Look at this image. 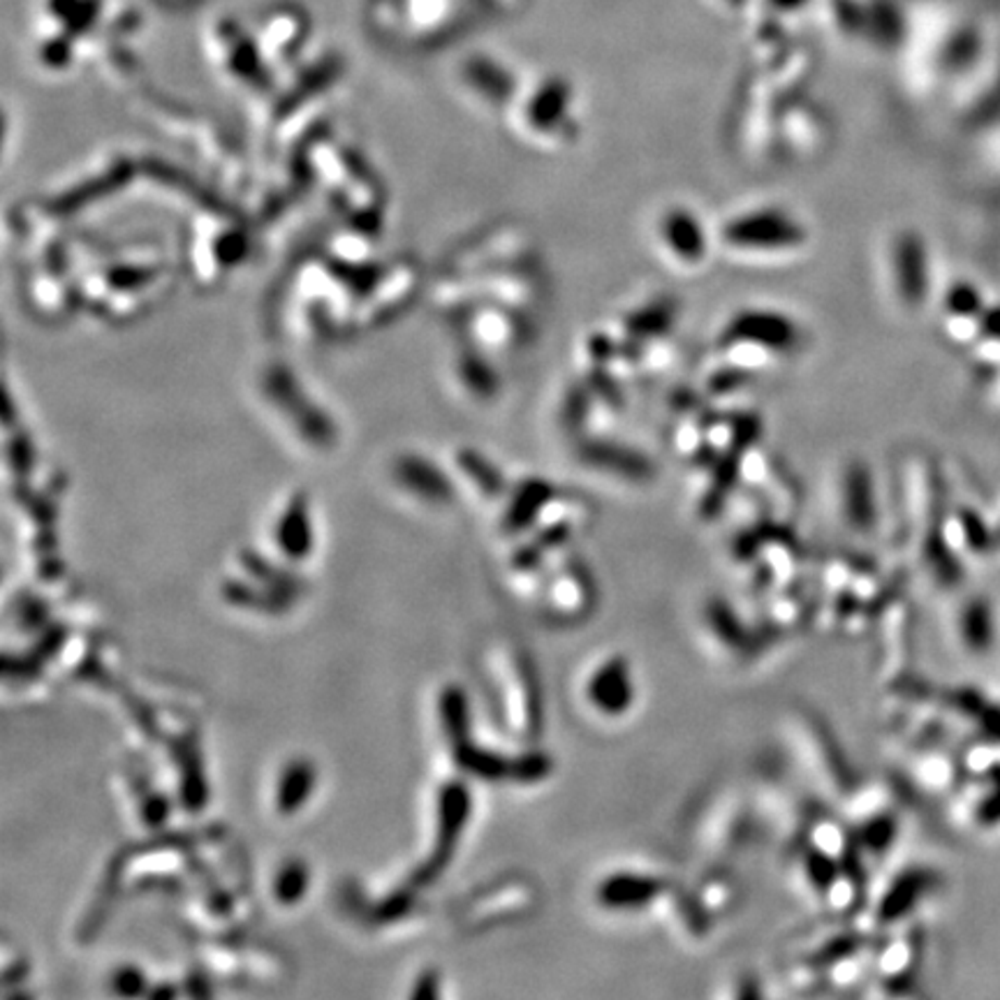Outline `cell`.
Segmentation results:
<instances>
[{"instance_id": "6da1fadb", "label": "cell", "mask_w": 1000, "mask_h": 1000, "mask_svg": "<svg viewBox=\"0 0 1000 1000\" xmlns=\"http://www.w3.org/2000/svg\"><path fill=\"white\" fill-rule=\"evenodd\" d=\"M807 239V229L795 216L772 207L739 213L721 229V241L746 258L792 255Z\"/></svg>"}, {"instance_id": "7a4b0ae2", "label": "cell", "mask_w": 1000, "mask_h": 1000, "mask_svg": "<svg viewBox=\"0 0 1000 1000\" xmlns=\"http://www.w3.org/2000/svg\"><path fill=\"white\" fill-rule=\"evenodd\" d=\"M799 341V329L792 320L783 317V313L766 311H748L725 332V343L729 346L732 362L741 366H764L776 357L792 352Z\"/></svg>"}, {"instance_id": "3957f363", "label": "cell", "mask_w": 1000, "mask_h": 1000, "mask_svg": "<svg viewBox=\"0 0 1000 1000\" xmlns=\"http://www.w3.org/2000/svg\"><path fill=\"white\" fill-rule=\"evenodd\" d=\"M471 817V790L466 788V783L450 780L445 783L440 792H438V825H436V843L434 852L424 864H420L410 878L408 885L426 887L434 880H438V875L448 868L452 862V857L457 852L459 838L466 829V823Z\"/></svg>"}, {"instance_id": "277c9868", "label": "cell", "mask_w": 1000, "mask_h": 1000, "mask_svg": "<svg viewBox=\"0 0 1000 1000\" xmlns=\"http://www.w3.org/2000/svg\"><path fill=\"white\" fill-rule=\"evenodd\" d=\"M658 239L665 253L682 266H700L707 260V232L688 209H670L658 223Z\"/></svg>"}, {"instance_id": "5b68a950", "label": "cell", "mask_w": 1000, "mask_h": 1000, "mask_svg": "<svg viewBox=\"0 0 1000 1000\" xmlns=\"http://www.w3.org/2000/svg\"><path fill=\"white\" fill-rule=\"evenodd\" d=\"M586 698L604 716H623L635 700L633 676L625 660L610 658L598 665V670L586 682Z\"/></svg>"}, {"instance_id": "8992f818", "label": "cell", "mask_w": 1000, "mask_h": 1000, "mask_svg": "<svg viewBox=\"0 0 1000 1000\" xmlns=\"http://www.w3.org/2000/svg\"><path fill=\"white\" fill-rule=\"evenodd\" d=\"M795 723H797L795 725V739L801 741V750H803V755L809 758L807 762H809L811 770L820 776V780H823L825 788L843 792L848 788V778L850 776H848L843 758L838 755L836 746L829 741V737L825 735L823 729H820L817 725H813V721L799 718Z\"/></svg>"}, {"instance_id": "52a82bcc", "label": "cell", "mask_w": 1000, "mask_h": 1000, "mask_svg": "<svg viewBox=\"0 0 1000 1000\" xmlns=\"http://www.w3.org/2000/svg\"><path fill=\"white\" fill-rule=\"evenodd\" d=\"M172 755L178 766V801L188 813H200L209 803V788L195 735H184L172 741Z\"/></svg>"}, {"instance_id": "ba28073f", "label": "cell", "mask_w": 1000, "mask_h": 1000, "mask_svg": "<svg viewBox=\"0 0 1000 1000\" xmlns=\"http://www.w3.org/2000/svg\"><path fill=\"white\" fill-rule=\"evenodd\" d=\"M454 16V0H401L399 30H405L408 38L417 42L436 40L438 35L448 33Z\"/></svg>"}, {"instance_id": "9c48e42d", "label": "cell", "mask_w": 1000, "mask_h": 1000, "mask_svg": "<svg viewBox=\"0 0 1000 1000\" xmlns=\"http://www.w3.org/2000/svg\"><path fill=\"white\" fill-rule=\"evenodd\" d=\"M665 895V887L651 875L616 873L602 880L598 887V901L610 910H639L647 908Z\"/></svg>"}, {"instance_id": "30bf717a", "label": "cell", "mask_w": 1000, "mask_h": 1000, "mask_svg": "<svg viewBox=\"0 0 1000 1000\" xmlns=\"http://www.w3.org/2000/svg\"><path fill=\"white\" fill-rule=\"evenodd\" d=\"M593 584L588 579L586 570L579 565L567 563L559 570V575L551 579L549 586V602L553 614L561 616H579L591 610L593 602Z\"/></svg>"}, {"instance_id": "8fae6325", "label": "cell", "mask_w": 1000, "mask_h": 1000, "mask_svg": "<svg viewBox=\"0 0 1000 1000\" xmlns=\"http://www.w3.org/2000/svg\"><path fill=\"white\" fill-rule=\"evenodd\" d=\"M936 875L926 868H910L891 883L887 895L878 905V920L883 924H891L903 920L908 913H913V908L926 897L928 889H934Z\"/></svg>"}, {"instance_id": "7c38bea8", "label": "cell", "mask_w": 1000, "mask_h": 1000, "mask_svg": "<svg viewBox=\"0 0 1000 1000\" xmlns=\"http://www.w3.org/2000/svg\"><path fill=\"white\" fill-rule=\"evenodd\" d=\"M309 16L299 5H276L260 20L258 42L262 53H270L278 42V49H297L309 28Z\"/></svg>"}, {"instance_id": "4fadbf2b", "label": "cell", "mask_w": 1000, "mask_h": 1000, "mask_svg": "<svg viewBox=\"0 0 1000 1000\" xmlns=\"http://www.w3.org/2000/svg\"><path fill=\"white\" fill-rule=\"evenodd\" d=\"M276 545L290 561H303L313 549V533L309 522L307 498L297 493L276 526Z\"/></svg>"}, {"instance_id": "5bb4252c", "label": "cell", "mask_w": 1000, "mask_h": 1000, "mask_svg": "<svg viewBox=\"0 0 1000 1000\" xmlns=\"http://www.w3.org/2000/svg\"><path fill=\"white\" fill-rule=\"evenodd\" d=\"M317 783L315 766L307 758H295L285 764L276 788V811L280 815L297 813L313 795Z\"/></svg>"}, {"instance_id": "9a60e30c", "label": "cell", "mask_w": 1000, "mask_h": 1000, "mask_svg": "<svg viewBox=\"0 0 1000 1000\" xmlns=\"http://www.w3.org/2000/svg\"><path fill=\"white\" fill-rule=\"evenodd\" d=\"M130 854H133V848H123L110 860V866H107V871H104V878H102L98 897H96L91 910H88V915L82 922V934H79L82 940L93 938L102 928L107 915H110V908H112V903H114V899L118 895V887H121L123 866H125V862H128Z\"/></svg>"}, {"instance_id": "2e32d148", "label": "cell", "mask_w": 1000, "mask_h": 1000, "mask_svg": "<svg viewBox=\"0 0 1000 1000\" xmlns=\"http://www.w3.org/2000/svg\"><path fill=\"white\" fill-rule=\"evenodd\" d=\"M452 755L459 770L468 776L482 780H505L512 776V760L489 748H479L471 739L452 746Z\"/></svg>"}, {"instance_id": "e0dca14e", "label": "cell", "mask_w": 1000, "mask_h": 1000, "mask_svg": "<svg viewBox=\"0 0 1000 1000\" xmlns=\"http://www.w3.org/2000/svg\"><path fill=\"white\" fill-rule=\"evenodd\" d=\"M843 508H846L850 526H854L857 530H866L875 522L871 477L866 468L860 466V463H854V466H850L846 473Z\"/></svg>"}, {"instance_id": "ac0fdd59", "label": "cell", "mask_w": 1000, "mask_h": 1000, "mask_svg": "<svg viewBox=\"0 0 1000 1000\" xmlns=\"http://www.w3.org/2000/svg\"><path fill=\"white\" fill-rule=\"evenodd\" d=\"M397 477L401 479V485L408 487L410 491H415L417 496L434 500V503H448L452 498V487L448 477H442L436 468L426 466L422 461L415 459H405L399 463Z\"/></svg>"}, {"instance_id": "d6986e66", "label": "cell", "mask_w": 1000, "mask_h": 1000, "mask_svg": "<svg viewBox=\"0 0 1000 1000\" xmlns=\"http://www.w3.org/2000/svg\"><path fill=\"white\" fill-rule=\"evenodd\" d=\"M65 637H67V630L63 628V625H53V628L42 630L38 645L33 647V651L28 655H24V658L5 655V676L8 678H12V676L30 678L35 674H40V670L45 667L47 660H51L53 655L59 653Z\"/></svg>"}, {"instance_id": "ffe728a7", "label": "cell", "mask_w": 1000, "mask_h": 1000, "mask_svg": "<svg viewBox=\"0 0 1000 1000\" xmlns=\"http://www.w3.org/2000/svg\"><path fill=\"white\" fill-rule=\"evenodd\" d=\"M438 713H440L445 735H448L452 746H459L471 739V707H468L466 692H463L459 686L452 684L440 690Z\"/></svg>"}, {"instance_id": "44dd1931", "label": "cell", "mask_w": 1000, "mask_h": 1000, "mask_svg": "<svg viewBox=\"0 0 1000 1000\" xmlns=\"http://www.w3.org/2000/svg\"><path fill=\"white\" fill-rule=\"evenodd\" d=\"M567 86L563 82H549L540 86V91H535L533 100L528 102V125L538 128L535 133H551L549 125L557 121L561 123L565 116V104L570 100Z\"/></svg>"}, {"instance_id": "7402d4cb", "label": "cell", "mask_w": 1000, "mask_h": 1000, "mask_svg": "<svg viewBox=\"0 0 1000 1000\" xmlns=\"http://www.w3.org/2000/svg\"><path fill=\"white\" fill-rule=\"evenodd\" d=\"M961 637L975 653H987L993 645V614L985 598L971 600L961 612Z\"/></svg>"}, {"instance_id": "603a6c76", "label": "cell", "mask_w": 1000, "mask_h": 1000, "mask_svg": "<svg viewBox=\"0 0 1000 1000\" xmlns=\"http://www.w3.org/2000/svg\"><path fill=\"white\" fill-rule=\"evenodd\" d=\"M223 598L235 604V607H246V610H260L266 614H283L288 607L292 604L290 598H285L272 588H253L250 584L235 582L229 579L223 584Z\"/></svg>"}, {"instance_id": "cb8c5ba5", "label": "cell", "mask_w": 1000, "mask_h": 1000, "mask_svg": "<svg viewBox=\"0 0 1000 1000\" xmlns=\"http://www.w3.org/2000/svg\"><path fill=\"white\" fill-rule=\"evenodd\" d=\"M551 491L545 485H540V482H528L512 500V505L505 514V528L510 533H520L528 528L545 512Z\"/></svg>"}, {"instance_id": "d4e9b609", "label": "cell", "mask_w": 1000, "mask_h": 1000, "mask_svg": "<svg viewBox=\"0 0 1000 1000\" xmlns=\"http://www.w3.org/2000/svg\"><path fill=\"white\" fill-rule=\"evenodd\" d=\"M241 563L246 567V573L250 577H255L260 584H264L272 591L295 600L297 593L301 591V582L295 579L292 575L285 573L280 567H274L264 557H260L253 549H243L241 551Z\"/></svg>"}, {"instance_id": "484cf974", "label": "cell", "mask_w": 1000, "mask_h": 1000, "mask_svg": "<svg viewBox=\"0 0 1000 1000\" xmlns=\"http://www.w3.org/2000/svg\"><path fill=\"white\" fill-rule=\"evenodd\" d=\"M309 866L303 860H288L283 862L274 875L272 895L280 905H295L299 903L309 891Z\"/></svg>"}, {"instance_id": "4316f807", "label": "cell", "mask_w": 1000, "mask_h": 1000, "mask_svg": "<svg viewBox=\"0 0 1000 1000\" xmlns=\"http://www.w3.org/2000/svg\"><path fill=\"white\" fill-rule=\"evenodd\" d=\"M897 817L895 813L878 811L862 820L860 836H857V848L871 850L873 854H883L897 838Z\"/></svg>"}, {"instance_id": "83f0119b", "label": "cell", "mask_w": 1000, "mask_h": 1000, "mask_svg": "<svg viewBox=\"0 0 1000 1000\" xmlns=\"http://www.w3.org/2000/svg\"><path fill=\"white\" fill-rule=\"evenodd\" d=\"M707 612H709L711 633L716 635L721 645L727 647V651H735V653L746 651L748 635L743 633V625L739 623L735 614H732L729 607L723 602H713Z\"/></svg>"}, {"instance_id": "f1b7e54d", "label": "cell", "mask_w": 1000, "mask_h": 1000, "mask_svg": "<svg viewBox=\"0 0 1000 1000\" xmlns=\"http://www.w3.org/2000/svg\"><path fill=\"white\" fill-rule=\"evenodd\" d=\"M917 266H920L917 241L910 237H901L895 250V272H897V290L903 301L917 297V278H915Z\"/></svg>"}, {"instance_id": "f546056e", "label": "cell", "mask_w": 1000, "mask_h": 1000, "mask_svg": "<svg viewBox=\"0 0 1000 1000\" xmlns=\"http://www.w3.org/2000/svg\"><path fill=\"white\" fill-rule=\"evenodd\" d=\"M413 905H415V887L408 885V887L397 889L395 895L385 897L383 901H378L375 905H368L366 908V917L373 924L397 922L403 915H408L410 910H413Z\"/></svg>"}, {"instance_id": "4dcf8cb0", "label": "cell", "mask_w": 1000, "mask_h": 1000, "mask_svg": "<svg viewBox=\"0 0 1000 1000\" xmlns=\"http://www.w3.org/2000/svg\"><path fill=\"white\" fill-rule=\"evenodd\" d=\"M135 790L139 795V817L149 829H160L170 817V801L165 795L153 792L151 785L141 783L135 785Z\"/></svg>"}, {"instance_id": "1f68e13d", "label": "cell", "mask_w": 1000, "mask_h": 1000, "mask_svg": "<svg viewBox=\"0 0 1000 1000\" xmlns=\"http://www.w3.org/2000/svg\"><path fill=\"white\" fill-rule=\"evenodd\" d=\"M14 618L24 633H40L49 618V604L42 598L24 591V596H16Z\"/></svg>"}, {"instance_id": "d6a6232c", "label": "cell", "mask_w": 1000, "mask_h": 1000, "mask_svg": "<svg viewBox=\"0 0 1000 1000\" xmlns=\"http://www.w3.org/2000/svg\"><path fill=\"white\" fill-rule=\"evenodd\" d=\"M959 522H961L963 535H966V545L971 547V551L985 553L998 542L993 538V533L987 528V524L982 522L973 510H961L959 512Z\"/></svg>"}, {"instance_id": "836d02e7", "label": "cell", "mask_w": 1000, "mask_h": 1000, "mask_svg": "<svg viewBox=\"0 0 1000 1000\" xmlns=\"http://www.w3.org/2000/svg\"><path fill=\"white\" fill-rule=\"evenodd\" d=\"M551 772V762L542 753H526L522 758L512 760V776L510 780L516 783H538Z\"/></svg>"}, {"instance_id": "e575fe53", "label": "cell", "mask_w": 1000, "mask_h": 1000, "mask_svg": "<svg viewBox=\"0 0 1000 1000\" xmlns=\"http://www.w3.org/2000/svg\"><path fill=\"white\" fill-rule=\"evenodd\" d=\"M147 985H149L147 975L141 973L137 966H123L112 975V991L123 998L147 996L149 991Z\"/></svg>"}, {"instance_id": "d590c367", "label": "cell", "mask_w": 1000, "mask_h": 1000, "mask_svg": "<svg viewBox=\"0 0 1000 1000\" xmlns=\"http://www.w3.org/2000/svg\"><path fill=\"white\" fill-rule=\"evenodd\" d=\"M461 466L468 471V475L475 479V485L489 493L498 496L503 491V477H500L491 466H487V461H477L473 457H461Z\"/></svg>"}, {"instance_id": "8d00e7d4", "label": "cell", "mask_w": 1000, "mask_h": 1000, "mask_svg": "<svg viewBox=\"0 0 1000 1000\" xmlns=\"http://www.w3.org/2000/svg\"><path fill=\"white\" fill-rule=\"evenodd\" d=\"M975 820L987 827L1000 823V785H993V792L977 803Z\"/></svg>"}, {"instance_id": "74e56055", "label": "cell", "mask_w": 1000, "mask_h": 1000, "mask_svg": "<svg viewBox=\"0 0 1000 1000\" xmlns=\"http://www.w3.org/2000/svg\"><path fill=\"white\" fill-rule=\"evenodd\" d=\"M729 897H732V885L723 878L711 880L702 887V903L707 910L725 908L729 903Z\"/></svg>"}, {"instance_id": "f35d334b", "label": "cell", "mask_w": 1000, "mask_h": 1000, "mask_svg": "<svg viewBox=\"0 0 1000 1000\" xmlns=\"http://www.w3.org/2000/svg\"><path fill=\"white\" fill-rule=\"evenodd\" d=\"M438 996H440V977H438V973L436 971H424L417 977L413 991H410V998L428 1000V998H438Z\"/></svg>"}, {"instance_id": "ab89813d", "label": "cell", "mask_w": 1000, "mask_h": 1000, "mask_svg": "<svg viewBox=\"0 0 1000 1000\" xmlns=\"http://www.w3.org/2000/svg\"><path fill=\"white\" fill-rule=\"evenodd\" d=\"M982 732H985V735L1000 743V707H993V704H987L985 711L979 713V718H977Z\"/></svg>"}, {"instance_id": "60d3db41", "label": "cell", "mask_w": 1000, "mask_h": 1000, "mask_svg": "<svg viewBox=\"0 0 1000 1000\" xmlns=\"http://www.w3.org/2000/svg\"><path fill=\"white\" fill-rule=\"evenodd\" d=\"M207 899H209V910L213 915L227 917L232 913V897L227 895V891H223L218 887H211Z\"/></svg>"}, {"instance_id": "b9f144b4", "label": "cell", "mask_w": 1000, "mask_h": 1000, "mask_svg": "<svg viewBox=\"0 0 1000 1000\" xmlns=\"http://www.w3.org/2000/svg\"><path fill=\"white\" fill-rule=\"evenodd\" d=\"M186 991L190 996H211V989H209V982L204 975H190L188 982H186Z\"/></svg>"}, {"instance_id": "7bdbcfd3", "label": "cell", "mask_w": 1000, "mask_h": 1000, "mask_svg": "<svg viewBox=\"0 0 1000 1000\" xmlns=\"http://www.w3.org/2000/svg\"><path fill=\"white\" fill-rule=\"evenodd\" d=\"M26 973H28V966H26V963H24V961H14L12 966H10V968L3 973L5 985H8V987H10V985H16V979H22Z\"/></svg>"}, {"instance_id": "ee69618b", "label": "cell", "mask_w": 1000, "mask_h": 1000, "mask_svg": "<svg viewBox=\"0 0 1000 1000\" xmlns=\"http://www.w3.org/2000/svg\"><path fill=\"white\" fill-rule=\"evenodd\" d=\"M176 993H178V989L174 985H170V982H163V985H158V987H149V991H147V996L153 998V1000H158V998H170L172 1000V998H176Z\"/></svg>"}, {"instance_id": "f6af8a7d", "label": "cell", "mask_w": 1000, "mask_h": 1000, "mask_svg": "<svg viewBox=\"0 0 1000 1000\" xmlns=\"http://www.w3.org/2000/svg\"><path fill=\"white\" fill-rule=\"evenodd\" d=\"M987 778L993 783V785H1000V764H993L991 770L987 772Z\"/></svg>"}, {"instance_id": "bcb514c9", "label": "cell", "mask_w": 1000, "mask_h": 1000, "mask_svg": "<svg viewBox=\"0 0 1000 1000\" xmlns=\"http://www.w3.org/2000/svg\"><path fill=\"white\" fill-rule=\"evenodd\" d=\"M998 542H1000V533H998Z\"/></svg>"}]
</instances>
